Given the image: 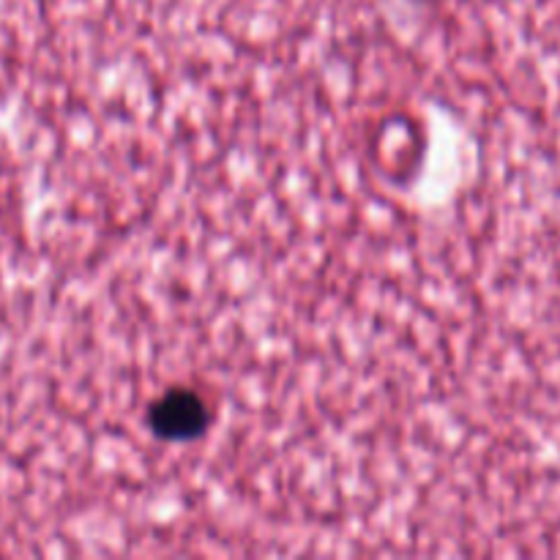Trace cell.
<instances>
[{
	"label": "cell",
	"instance_id": "obj_1",
	"mask_svg": "<svg viewBox=\"0 0 560 560\" xmlns=\"http://www.w3.org/2000/svg\"><path fill=\"white\" fill-rule=\"evenodd\" d=\"M151 430L153 435L162 441L184 443L195 441L197 435L208 430L211 424V410L202 402L200 394L189 392V388H170L167 394L151 405Z\"/></svg>",
	"mask_w": 560,
	"mask_h": 560
}]
</instances>
